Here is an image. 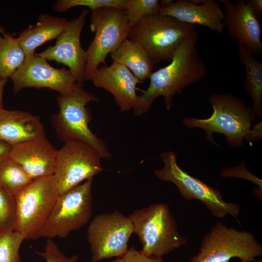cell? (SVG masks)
<instances>
[{"label": "cell", "instance_id": "7402d4cb", "mask_svg": "<svg viewBox=\"0 0 262 262\" xmlns=\"http://www.w3.org/2000/svg\"><path fill=\"white\" fill-rule=\"evenodd\" d=\"M239 59L245 69L244 88L252 100V108L258 117H262V63L247 51L238 45Z\"/></svg>", "mask_w": 262, "mask_h": 262}, {"label": "cell", "instance_id": "f1b7e54d", "mask_svg": "<svg viewBox=\"0 0 262 262\" xmlns=\"http://www.w3.org/2000/svg\"><path fill=\"white\" fill-rule=\"evenodd\" d=\"M35 252L46 262H77L79 259L78 255L66 257L51 239H48L44 251L35 250Z\"/></svg>", "mask_w": 262, "mask_h": 262}, {"label": "cell", "instance_id": "603a6c76", "mask_svg": "<svg viewBox=\"0 0 262 262\" xmlns=\"http://www.w3.org/2000/svg\"><path fill=\"white\" fill-rule=\"evenodd\" d=\"M26 58L17 38L10 33L0 35V77L10 78L23 65Z\"/></svg>", "mask_w": 262, "mask_h": 262}, {"label": "cell", "instance_id": "7a4b0ae2", "mask_svg": "<svg viewBox=\"0 0 262 262\" xmlns=\"http://www.w3.org/2000/svg\"><path fill=\"white\" fill-rule=\"evenodd\" d=\"M209 101L213 109L210 117H186L183 119V124L189 128L202 129L207 139L216 145L212 135L214 132L224 135L229 146L240 147L244 138L251 140L252 122L256 120L252 107L227 94H213L209 96Z\"/></svg>", "mask_w": 262, "mask_h": 262}, {"label": "cell", "instance_id": "8fae6325", "mask_svg": "<svg viewBox=\"0 0 262 262\" xmlns=\"http://www.w3.org/2000/svg\"><path fill=\"white\" fill-rule=\"evenodd\" d=\"M133 233L130 218L118 210L95 216L89 224L87 234L92 262L124 255L128 249Z\"/></svg>", "mask_w": 262, "mask_h": 262}, {"label": "cell", "instance_id": "9a60e30c", "mask_svg": "<svg viewBox=\"0 0 262 262\" xmlns=\"http://www.w3.org/2000/svg\"><path fill=\"white\" fill-rule=\"evenodd\" d=\"M223 4L224 27L230 37L253 55L262 53V25L249 1L221 0Z\"/></svg>", "mask_w": 262, "mask_h": 262}, {"label": "cell", "instance_id": "484cf974", "mask_svg": "<svg viewBox=\"0 0 262 262\" xmlns=\"http://www.w3.org/2000/svg\"><path fill=\"white\" fill-rule=\"evenodd\" d=\"M24 240L15 230L0 232V262H21L19 250Z\"/></svg>", "mask_w": 262, "mask_h": 262}, {"label": "cell", "instance_id": "2e32d148", "mask_svg": "<svg viewBox=\"0 0 262 262\" xmlns=\"http://www.w3.org/2000/svg\"><path fill=\"white\" fill-rule=\"evenodd\" d=\"M57 150L45 135L11 146L8 157L35 180L54 175Z\"/></svg>", "mask_w": 262, "mask_h": 262}, {"label": "cell", "instance_id": "cb8c5ba5", "mask_svg": "<svg viewBox=\"0 0 262 262\" xmlns=\"http://www.w3.org/2000/svg\"><path fill=\"white\" fill-rule=\"evenodd\" d=\"M33 180L19 164L8 157L0 161V186L14 197Z\"/></svg>", "mask_w": 262, "mask_h": 262}, {"label": "cell", "instance_id": "ffe728a7", "mask_svg": "<svg viewBox=\"0 0 262 262\" xmlns=\"http://www.w3.org/2000/svg\"><path fill=\"white\" fill-rule=\"evenodd\" d=\"M69 21L49 14H40L35 25H31L16 37L26 57L33 55L35 49L48 41L57 39Z\"/></svg>", "mask_w": 262, "mask_h": 262}, {"label": "cell", "instance_id": "ba28073f", "mask_svg": "<svg viewBox=\"0 0 262 262\" xmlns=\"http://www.w3.org/2000/svg\"><path fill=\"white\" fill-rule=\"evenodd\" d=\"M90 28L94 38L86 50L84 81L90 80L106 58L128 38L130 26L125 10L103 8L92 10Z\"/></svg>", "mask_w": 262, "mask_h": 262}, {"label": "cell", "instance_id": "1f68e13d", "mask_svg": "<svg viewBox=\"0 0 262 262\" xmlns=\"http://www.w3.org/2000/svg\"><path fill=\"white\" fill-rule=\"evenodd\" d=\"M255 14L261 17L262 16V0H249Z\"/></svg>", "mask_w": 262, "mask_h": 262}, {"label": "cell", "instance_id": "52a82bcc", "mask_svg": "<svg viewBox=\"0 0 262 262\" xmlns=\"http://www.w3.org/2000/svg\"><path fill=\"white\" fill-rule=\"evenodd\" d=\"M164 166L154 170L159 180L174 183L184 198L196 199L203 203L213 216L225 218L227 215L233 217L240 223L238 216L240 208L238 205L223 200V196L218 190L207 185L182 169L178 164L177 156L172 151L160 154Z\"/></svg>", "mask_w": 262, "mask_h": 262}, {"label": "cell", "instance_id": "6da1fadb", "mask_svg": "<svg viewBox=\"0 0 262 262\" xmlns=\"http://www.w3.org/2000/svg\"><path fill=\"white\" fill-rule=\"evenodd\" d=\"M198 38L195 30L180 44L168 65L152 72L147 88L138 96L133 109L135 116L146 113L160 96L164 97L166 109L170 110L176 94L206 75V65L196 47Z\"/></svg>", "mask_w": 262, "mask_h": 262}, {"label": "cell", "instance_id": "e0dca14e", "mask_svg": "<svg viewBox=\"0 0 262 262\" xmlns=\"http://www.w3.org/2000/svg\"><path fill=\"white\" fill-rule=\"evenodd\" d=\"M90 81L112 95L121 112L133 110L138 97L137 84L142 83L126 67L113 62L99 67Z\"/></svg>", "mask_w": 262, "mask_h": 262}, {"label": "cell", "instance_id": "44dd1931", "mask_svg": "<svg viewBox=\"0 0 262 262\" xmlns=\"http://www.w3.org/2000/svg\"><path fill=\"white\" fill-rule=\"evenodd\" d=\"M110 56L113 63L126 67L142 83L152 72L154 65L147 52L139 44L128 38Z\"/></svg>", "mask_w": 262, "mask_h": 262}, {"label": "cell", "instance_id": "5b68a950", "mask_svg": "<svg viewBox=\"0 0 262 262\" xmlns=\"http://www.w3.org/2000/svg\"><path fill=\"white\" fill-rule=\"evenodd\" d=\"M195 30L193 25L159 13L130 27L128 38L139 44L155 65L170 61L180 44Z\"/></svg>", "mask_w": 262, "mask_h": 262}, {"label": "cell", "instance_id": "d6986e66", "mask_svg": "<svg viewBox=\"0 0 262 262\" xmlns=\"http://www.w3.org/2000/svg\"><path fill=\"white\" fill-rule=\"evenodd\" d=\"M45 135L39 117L28 112L0 106V141L10 146Z\"/></svg>", "mask_w": 262, "mask_h": 262}, {"label": "cell", "instance_id": "7c38bea8", "mask_svg": "<svg viewBox=\"0 0 262 262\" xmlns=\"http://www.w3.org/2000/svg\"><path fill=\"white\" fill-rule=\"evenodd\" d=\"M102 159L96 149L86 143H65L57 150L53 175L59 194L68 191L102 171Z\"/></svg>", "mask_w": 262, "mask_h": 262}, {"label": "cell", "instance_id": "4dcf8cb0", "mask_svg": "<svg viewBox=\"0 0 262 262\" xmlns=\"http://www.w3.org/2000/svg\"><path fill=\"white\" fill-rule=\"evenodd\" d=\"M221 175L223 177H235L248 180L258 186L260 192V190L262 191V180L250 173L246 168L245 166L243 168V173L240 172L238 167H236L225 169L222 172Z\"/></svg>", "mask_w": 262, "mask_h": 262}, {"label": "cell", "instance_id": "d590c367", "mask_svg": "<svg viewBox=\"0 0 262 262\" xmlns=\"http://www.w3.org/2000/svg\"><path fill=\"white\" fill-rule=\"evenodd\" d=\"M241 262H262V260H256V259L254 260L250 261H241Z\"/></svg>", "mask_w": 262, "mask_h": 262}, {"label": "cell", "instance_id": "8992f818", "mask_svg": "<svg viewBox=\"0 0 262 262\" xmlns=\"http://www.w3.org/2000/svg\"><path fill=\"white\" fill-rule=\"evenodd\" d=\"M59 195L54 175L33 180L14 196L15 231L20 234L24 240L40 238Z\"/></svg>", "mask_w": 262, "mask_h": 262}, {"label": "cell", "instance_id": "9c48e42d", "mask_svg": "<svg viewBox=\"0 0 262 262\" xmlns=\"http://www.w3.org/2000/svg\"><path fill=\"white\" fill-rule=\"evenodd\" d=\"M262 255V246L252 234L217 222L204 236L190 262H229L233 258L250 261Z\"/></svg>", "mask_w": 262, "mask_h": 262}, {"label": "cell", "instance_id": "d6a6232c", "mask_svg": "<svg viewBox=\"0 0 262 262\" xmlns=\"http://www.w3.org/2000/svg\"><path fill=\"white\" fill-rule=\"evenodd\" d=\"M11 146L0 141V161L8 157Z\"/></svg>", "mask_w": 262, "mask_h": 262}, {"label": "cell", "instance_id": "4fadbf2b", "mask_svg": "<svg viewBox=\"0 0 262 262\" xmlns=\"http://www.w3.org/2000/svg\"><path fill=\"white\" fill-rule=\"evenodd\" d=\"M10 78L15 94L24 88L33 87L48 88L65 95L72 91L77 82L68 69L52 67L46 59L35 54L26 57Z\"/></svg>", "mask_w": 262, "mask_h": 262}, {"label": "cell", "instance_id": "4316f807", "mask_svg": "<svg viewBox=\"0 0 262 262\" xmlns=\"http://www.w3.org/2000/svg\"><path fill=\"white\" fill-rule=\"evenodd\" d=\"M127 0H58L54 4V10L63 12L76 6H85L92 10L113 8L125 10Z\"/></svg>", "mask_w": 262, "mask_h": 262}, {"label": "cell", "instance_id": "277c9868", "mask_svg": "<svg viewBox=\"0 0 262 262\" xmlns=\"http://www.w3.org/2000/svg\"><path fill=\"white\" fill-rule=\"evenodd\" d=\"M133 233L142 245L141 250L149 256L162 257L187 243L181 235L167 204L157 203L135 210L128 216Z\"/></svg>", "mask_w": 262, "mask_h": 262}, {"label": "cell", "instance_id": "836d02e7", "mask_svg": "<svg viewBox=\"0 0 262 262\" xmlns=\"http://www.w3.org/2000/svg\"><path fill=\"white\" fill-rule=\"evenodd\" d=\"M7 82V79H4L0 77V106L3 105V89Z\"/></svg>", "mask_w": 262, "mask_h": 262}, {"label": "cell", "instance_id": "e575fe53", "mask_svg": "<svg viewBox=\"0 0 262 262\" xmlns=\"http://www.w3.org/2000/svg\"><path fill=\"white\" fill-rule=\"evenodd\" d=\"M0 33L2 34V35H4L7 33V32L5 30V29L0 24Z\"/></svg>", "mask_w": 262, "mask_h": 262}, {"label": "cell", "instance_id": "3957f363", "mask_svg": "<svg viewBox=\"0 0 262 262\" xmlns=\"http://www.w3.org/2000/svg\"><path fill=\"white\" fill-rule=\"evenodd\" d=\"M59 111L52 117V124L59 138L66 143L76 141L86 143L96 149L102 158L111 159V154L103 140L90 130V115L86 107L99 99L85 90L83 84L76 82L68 94L57 97Z\"/></svg>", "mask_w": 262, "mask_h": 262}, {"label": "cell", "instance_id": "30bf717a", "mask_svg": "<svg viewBox=\"0 0 262 262\" xmlns=\"http://www.w3.org/2000/svg\"><path fill=\"white\" fill-rule=\"evenodd\" d=\"M93 179L59 194L40 237L66 238L88 223L92 213Z\"/></svg>", "mask_w": 262, "mask_h": 262}, {"label": "cell", "instance_id": "f546056e", "mask_svg": "<svg viewBox=\"0 0 262 262\" xmlns=\"http://www.w3.org/2000/svg\"><path fill=\"white\" fill-rule=\"evenodd\" d=\"M110 262H165L161 257L149 256L141 250L138 251L133 246L128 248L121 257Z\"/></svg>", "mask_w": 262, "mask_h": 262}, {"label": "cell", "instance_id": "5bb4252c", "mask_svg": "<svg viewBox=\"0 0 262 262\" xmlns=\"http://www.w3.org/2000/svg\"><path fill=\"white\" fill-rule=\"evenodd\" d=\"M88 12V9H84L77 17L69 21L54 45L35 53L47 61H54L67 66L76 82L82 84L85 82L87 54L81 46L80 38Z\"/></svg>", "mask_w": 262, "mask_h": 262}, {"label": "cell", "instance_id": "d4e9b609", "mask_svg": "<svg viewBox=\"0 0 262 262\" xmlns=\"http://www.w3.org/2000/svg\"><path fill=\"white\" fill-rule=\"evenodd\" d=\"M160 9L158 0H127L125 10L130 27L147 16L159 14Z\"/></svg>", "mask_w": 262, "mask_h": 262}, {"label": "cell", "instance_id": "ac0fdd59", "mask_svg": "<svg viewBox=\"0 0 262 262\" xmlns=\"http://www.w3.org/2000/svg\"><path fill=\"white\" fill-rule=\"evenodd\" d=\"M159 14L172 16L180 21L207 27L217 33H223L225 14L218 2L205 0L200 4L188 0L172 1L160 7Z\"/></svg>", "mask_w": 262, "mask_h": 262}, {"label": "cell", "instance_id": "83f0119b", "mask_svg": "<svg viewBox=\"0 0 262 262\" xmlns=\"http://www.w3.org/2000/svg\"><path fill=\"white\" fill-rule=\"evenodd\" d=\"M16 207L14 197L0 186V232L15 230Z\"/></svg>", "mask_w": 262, "mask_h": 262}]
</instances>
